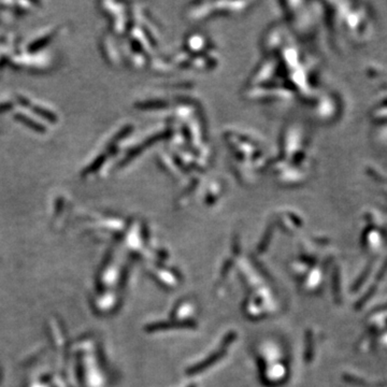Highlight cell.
Masks as SVG:
<instances>
[{
    "label": "cell",
    "instance_id": "obj_1",
    "mask_svg": "<svg viewBox=\"0 0 387 387\" xmlns=\"http://www.w3.org/2000/svg\"><path fill=\"white\" fill-rule=\"evenodd\" d=\"M21 123H23L24 125L30 127L31 129H33V130H36L38 132H43L44 131V127H42L40 124L36 123L35 121H32L31 119L25 117V115H22V114H17L15 117Z\"/></svg>",
    "mask_w": 387,
    "mask_h": 387
},
{
    "label": "cell",
    "instance_id": "obj_3",
    "mask_svg": "<svg viewBox=\"0 0 387 387\" xmlns=\"http://www.w3.org/2000/svg\"><path fill=\"white\" fill-rule=\"evenodd\" d=\"M50 40H51V36H47V37L39 39V40H37L36 42H33L31 45H29L28 50L30 52H36V51H38L40 49H42V47H44L47 43L50 42Z\"/></svg>",
    "mask_w": 387,
    "mask_h": 387
},
{
    "label": "cell",
    "instance_id": "obj_4",
    "mask_svg": "<svg viewBox=\"0 0 387 387\" xmlns=\"http://www.w3.org/2000/svg\"><path fill=\"white\" fill-rule=\"evenodd\" d=\"M104 160H105V156H100V157H98L96 160H94L92 162V165L90 167H88L87 169H85L84 173H92L95 170H97V169L101 166V164H103V162H104Z\"/></svg>",
    "mask_w": 387,
    "mask_h": 387
},
{
    "label": "cell",
    "instance_id": "obj_2",
    "mask_svg": "<svg viewBox=\"0 0 387 387\" xmlns=\"http://www.w3.org/2000/svg\"><path fill=\"white\" fill-rule=\"evenodd\" d=\"M32 110L35 111L36 114L40 115V117H41V118H44L45 120L51 122V123H56V121H57L56 115L54 114V113H52L51 111L45 110V109L40 108V107H33Z\"/></svg>",
    "mask_w": 387,
    "mask_h": 387
}]
</instances>
